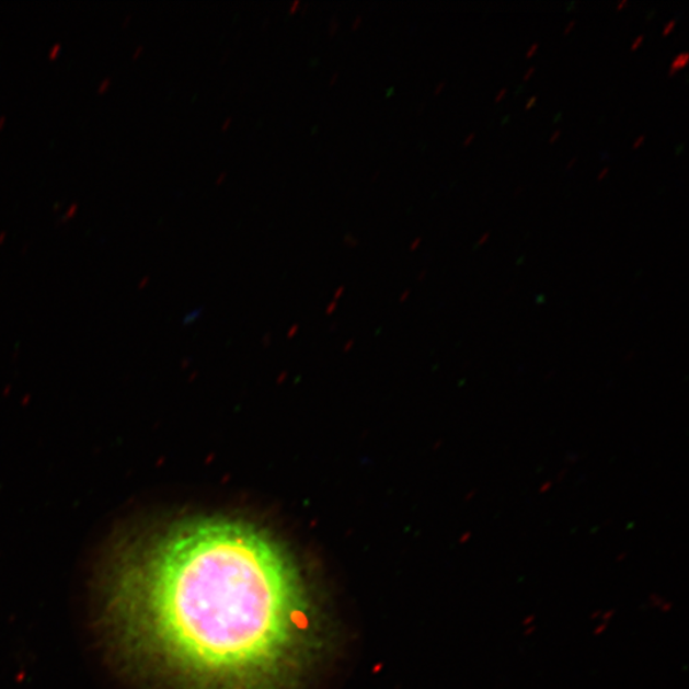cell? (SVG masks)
I'll list each match as a JSON object with an SVG mask.
<instances>
[{"instance_id":"cell-1","label":"cell","mask_w":689,"mask_h":689,"mask_svg":"<svg viewBox=\"0 0 689 689\" xmlns=\"http://www.w3.org/2000/svg\"><path fill=\"white\" fill-rule=\"evenodd\" d=\"M130 662L164 689H305L326 646L297 555L242 518H173L124 538L104 592Z\"/></svg>"},{"instance_id":"cell-2","label":"cell","mask_w":689,"mask_h":689,"mask_svg":"<svg viewBox=\"0 0 689 689\" xmlns=\"http://www.w3.org/2000/svg\"><path fill=\"white\" fill-rule=\"evenodd\" d=\"M648 606L661 609L663 613H669L673 608V602L664 599L662 595L652 594L648 598Z\"/></svg>"},{"instance_id":"cell-3","label":"cell","mask_w":689,"mask_h":689,"mask_svg":"<svg viewBox=\"0 0 689 689\" xmlns=\"http://www.w3.org/2000/svg\"><path fill=\"white\" fill-rule=\"evenodd\" d=\"M689 60V54L687 51L684 53H679L678 56H676L675 59H673L671 61V66L669 68V76H675L677 71H679L680 68H684L687 66Z\"/></svg>"},{"instance_id":"cell-4","label":"cell","mask_w":689,"mask_h":689,"mask_svg":"<svg viewBox=\"0 0 689 689\" xmlns=\"http://www.w3.org/2000/svg\"><path fill=\"white\" fill-rule=\"evenodd\" d=\"M615 615H616V610L615 609L602 611L601 617H600L601 621L606 622V623H609L610 619L613 618Z\"/></svg>"},{"instance_id":"cell-5","label":"cell","mask_w":689,"mask_h":689,"mask_svg":"<svg viewBox=\"0 0 689 689\" xmlns=\"http://www.w3.org/2000/svg\"><path fill=\"white\" fill-rule=\"evenodd\" d=\"M676 26V20H670L669 22L665 23V26L663 28V35H668L671 33V30L675 28Z\"/></svg>"},{"instance_id":"cell-6","label":"cell","mask_w":689,"mask_h":689,"mask_svg":"<svg viewBox=\"0 0 689 689\" xmlns=\"http://www.w3.org/2000/svg\"><path fill=\"white\" fill-rule=\"evenodd\" d=\"M608 624H609V623L601 622L599 625H596V627H595V630H594V634H595V636H600V634H602L604 632H606V630L608 629Z\"/></svg>"},{"instance_id":"cell-7","label":"cell","mask_w":689,"mask_h":689,"mask_svg":"<svg viewBox=\"0 0 689 689\" xmlns=\"http://www.w3.org/2000/svg\"><path fill=\"white\" fill-rule=\"evenodd\" d=\"M552 486H553V482H552V480H547V482H546V483H543V484H541V485H540V487H539V493H540V494H546V493H548L549 491H551V487H552Z\"/></svg>"},{"instance_id":"cell-8","label":"cell","mask_w":689,"mask_h":689,"mask_svg":"<svg viewBox=\"0 0 689 689\" xmlns=\"http://www.w3.org/2000/svg\"><path fill=\"white\" fill-rule=\"evenodd\" d=\"M337 30H338V21L336 18H334L330 21V27H329L330 35L334 36L337 33Z\"/></svg>"},{"instance_id":"cell-9","label":"cell","mask_w":689,"mask_h":689,"mask_svg":"<svg viewBox=\"0 0 689 689\" xmlns=\"http://www.w3.org/2000/svg\"><path fill=\"white\" fill-rule=\"evenodd\" d=\"M644 38H645L644 34H641L636 38H634V41L631 44V50L638 49L639 46L642 44V42H644Z\"/></svg>"},{"instance_id":"cell-10","label":"cell","mask_w":689,"mask_h":689,"mask_svg":"<svg viewBox=\"0 0 689 689\" xmlns=\"http://www.w3.org/2000/svg\"><path fill=\"white\" fill-rule=\"evenodd\" d=\"M60 48H61L60 44L54 45L53 49L49 53V57L51 59H56L59 56Z\"/></svg>"},{"instance_id":"cell-11","label":"cell","mask_w":689,"mask_h":689,"mask_svg":"<svg viewBox=\"0 0 689 689\" xmlns=\"http://www.w3.org/2000/svg\"><path fill=\"white\" fill-rule=\"evenodd\" d=\"M471 538V532L470 531H464L461 533V537L459 539V543L460 544H467L469 543V540Z\"/></svg>"},{"instance_id":"cell-12","label":"cell","mask_w":689,"mask_h":689,"mask_svg":"<svg viewBox=\"0 0 689 689\" xmlns=\"http://www.w3.org/2000/svg\"><path fill=\"white\" fill-rule=\"evenodd\" d=\"M533 623H536V616L530 615L524 618V621H523L524 627H529V625H532Z\"/></svg>"},{"instance_id":"cell-13","label":"cell","mask_w":689,"mask_h":689,"mask_svg":"<svg viewBox=\"0 0 689 689\" xmlns=\"http://www.w3.org/2000/svg\"><path fill=\"white\" fill-rule=\"evenodd\" d=\"M491 237V231H485L483 232L482 237H480L478 239L476 245H482L486 242L487 239H490Z\"/></svg>"},{"instance_id":"cell-14","label":"cell","mask_w":689,"mask_h":689,"mask_svg":"<svg viewBox=\"0 0 689 689\" xmlns=\"http://www.w3.org/2000/svg\"><path fill=\"white\" fill-rule=\"evenodd\" d=\"M363 23V15H356L355 20L353 21V25H352V30H358L360 27Z\"/></svg>"},{"instance_id":"cell-15","label":"cell","mask_w":689,"mask_h":689,"mask_svg":"<svg viewBox=\"0 0 689 689\" xmlns=\"http://www.w3.org/2000/svg\"><path fill=\"white\" fill-rule=\"evenodd\" d=\"M645 135H640L636 139H634L633 149H638V147L645 142Z\"/></svg>"},{"instance_id":"cell-16","label":"cell","mask_w":689,"mask_h":689,"mask_svg":"<svg viewBox=\"0 0 689 689\" xmlns=\"http://www.w3.org/2000/svg\"><path fill=\"white\" fill-rule=\"evenodd\" d=\"M345 243L353 244V246H355L356 244H358V239H356L353 234H347L345 237Z\"/></svg>"},{"instance_id":"cell-17","label":"cell","mask_w":689,"mask_h":689,"mask_svg":"<svg viewBox=\"0 0 689 689\" xmlns=\"http://www.w3.org/2000/svg\"><path fill=\"white\" fill-rule=\"evenodd\" d=\"M539 48V43H533L531 44L530 48L528 49V51H526V57H531L533 53H536Z\"/></svg>"},{"instance_id":"cell-18","label":"cell","mask_w":689,"mask_h":689,"mask_svg":"<svg viewBox=\"0 0 689 689\" xmlns=\"http://www.w3.org/2000/svg\"><path fill=\"white\" fill-rule=\"evenodd\" d=\"M506 92H507V88H503V89H501V90L498 91V94H497V95H495V97H494V102H495V103L501 102V100L503 99V96H505V95H506Z\"/></svg>"},{"instance_id":"cell-19","label":"cell","mask_w":689,"mask_h":689,"mask_svg":"<svg viewBox=\"0 0 689 689\" xmlns=\"http://www.w3.org/2000/svg\"><path fill=\"white\" fill-rule=\"evenodd\" d=\"M538 100V95H533L528 100V103H526L525 107L526 110H530V107L537 103Z\"/></svg>"},{"instance_id":"cell-20","label":"cell","mask_w":689,"mask_h":689,"mask_svg":"<svg viewBox=\"0 0 689 689\" xmlns=\"http://www.w3.org/2000/svg\"><path fill=\"white\" fill-rule=\"evenodd\" d=\"M300 7V2L299 0H294V2L290 4V13L294 14L298 11V8Z\"/></svg>"},{"instance_id":"cell-21","label":"cell","mask_w":689,"mask_h":689,"mask_svg":"<svg viewBox=\"0 0 689 689\" xmlns=\"http://www.w3.org/2000/svg\"><path fill=\"white\" fill-rule=\"evenodd\" d=\"M536 631H537V625L532 624V625L526 627L525 634L526 636H530V634H532Z\"/></svg>"},{"instance_id":"cell-22","label":"cell","mask_w":689,"mask_h":689,"mask_svg":"<svg viewBox=\"0 0 689 689\" xmlns=\"http://www.w3.org/2000/svg\"><path fill=\"white\" fill-rule=\"evenodd\" d=\"M226 180H227V173L223 172L218 177H216L215 184L216 185H221L223 183V181H226Z\"/></svg>"},{"instance_id":"cell-23","label":"cell","mask_w":689,"mask_h":689,"mask_svg":"<svg viewBox=\"0 0 689 689\" xmlns=\"http://www.w3.org/2000/svg\"><path fill=\"white\" fill-rule=\"evenodd\" d=\"M421 243H422V238L421 237L415 238V240L412 243V245H410V250H412V251L416 250V248L420 246Z\"/></svg>"},{"instance_id":"cell-24","label":"cell","mask_w":689,"mask_h":689,"mask_svg":"<svg viewBox=\"0 0 689 689\" xmlns=\"http://www.w3.org/2000/svg\"><path fill=\"white\" fill-rule=\"evenodd\" d=\"M575 25H576V22L574 20L570 21L566 27H564V34H569L570 31L575 27Z\"/></svg>"},{"instance_id":"cell-25","label":"cell","mask_w":689,"mask_h":689,"mask_svg":"<svg viewBox=\"0 0 689 689\" xmlns=\"http://www.w3.org/2000/svg\"><path fill=\"white\" fill-rule=\"evenodd\" d=\"M533 72H536V67H530V68L528 69V71H526V72H525V74H524L523 79H524L525 81H526V80H529V79H530V76H531Z\"/></svg>"},{"instance_id":"cell-26","label":"cell","mask_w":689,"mask_h":689,"mask_svg":"<svg viewBox=\"0 0 689 689\" xmlns=\"http://www.w3.org/2000/svg\"><path fill=\"white\" fill-rule=\"evenodd\" d=\"M561 136V130L556 129L553 131L552 136L549 137V142H554L556 138H560Z\"/></svg>"},{"instance_id":"cell-27","label":"cell","mask_w":689,"mask_h":689,"mask_svg":"<svg viewBox=\"0 0 689 689\" xmlns=\"http://www.w3.org/2000/svg\"><path fill=\"white\" fill-rule=\"evenodd\" d=\"M474 138H475V134L474 131H471V134L467 138L463 139V145L464 146L470 145L472 142V139Z\"/></svg>"},{"instance_id":"cell-28","label":"cell","mask_w":689,"mask_h":689,"mask_svg":"<svg viewBox=\"0 0 689 689\" xmlns=\"http://www.w3.org/2000/svg\"><path fill=\"white\" fill-rule=\"evenodd\" d=\"M446 88V81H440L435 89V95H438L440 91Z\"/></svg>"},{"instance_id":"cell-29","label":"cell","mask_w":689,"mask_h":689,"mask_svg":"<svg viewBox=\"0 0 689 689\" xmlns=\"http://www.w3.org/2000/svg\"><path fill=\"white\" fill-rule=\"evenodd\" d=\"M609 170H610L609 166L602 168L600 170V173L598 174V181H601L602 177L606 176L609 173Z\"/></svg>"},{"instance_id":"cell-30","label":"cell","mask_w":689,"mask_h":689,"mask_svg":"<svg viewBox=\"0 0 689 689\" xmlns=\"http://www.w3.org/2000/svg\"><path fill=\"white\" fill-rule=\"evenodd\" d=\"M232 118H227L221 126L222 131H227L231 126Z\"/></svg>"},{"instance_id":"cell-31","label":"cell","mask_w":689,"mask_h":689,"mask_svg":"<svg viewBox=\"0 0 689 689\" xmlns=\"http://www.w3.org/2000/svg\"><path fill=\"white\" fill-rule=\"evenodd\" d=\"M111 87V79H107L103 82L102 87L99 88V92H103L104 89L110 88Z\"/></svg>"},{"instance_id":"cell-32","label":"cell","mask_w":689,"mask_h":689,"mask_svg":"<svg viewBox=\"0 0 689 689\" xmlns=\"http://www.w3.org/2000/svg\"><path fill=\"white\" fill-rule=\"evenodd\" d=\"M475 494H476V491H475V490H474V491H471V492L467 495V497H464V501L470 502L472 498H474V497H475Z\"/></svg>"},{"instance_id":"cell-33","label":"cell","mask_w":689,"mask_h":689,"mask_svg":"<svg viewBox=\"0 0 689 689\" xmlns=\"http://www.w3.org/2000/svg\"><path fill=\"white\" fill-rule=\"evenodd\" d=\"M337 79H338V73L337 72H335L334 74L331 76V79H330L331 87H332V84H335L337 82Z\"/></svg>"},{"instance_id":"cell-34","label":"cell","mask_w":689,"mask_h":689,"mask_svg":"<svg viewBox=\"0 0 689 689\" xmlns=\"http://www.w3.org/2000/svg\"><path fill=\"white\" fill-rule=\"evenodd\" d=\"M627 555H629V554H627V552H622L621 554H619L617 556V561L618 562H623L627 559Z\"/></svg>"},{"instance_id":"cell-35","label":"cell","mask_w":689,"mask_h":689,"mask_svg":"<svg viewBox=\"0 0 689 689\" xmlns=\"http://www.w3.org/2000/svg\"><path fill=\"white\" fill-rule=\"evenodd\" d=\"M576 161H577V157L572 158V159L567 162L566 168H567V169H570V168L574 166V164H575V162H576Z\"/></svg>"},{"instance_id":"cell-36","label":"cell","mask_w":689,"mask_h":689,"mask_svg":"<svg viewBox=\"0 0 689 689\" xmlns=\"http://www.w3.org/2000/svg\"><path fill=\"white\" fill-rule=\"evenodd\" d=\"M602 611L601 610H596L594 611V613L592 615V619H598L601 617Z\"/></svg>"},{"instance_id":"cell-37","label":"cell","mask_w":689,"mask_h":689,"mask_svg":"<svg viewBox=\"0 0 689 689\" xmlns=\"http://www.w3.org/2000/svg\"><path fill=\"white\" fill-rule=\"evenodd\" d=\"M142 50H143V46H139V48L136 49L134 58L136 59L138 56H141Z\"/></svg>"},{"instance_id":"cell-38","label":"cell","mask_w":689,"mask_h":689,"mask_svg":"<svg viewBox=\"0 0 689 689\" xmlns=\"http://www.w3.org/2000/svg\"><path fill=\"white\" fill-rule=\"evenodd\" d=\"M627 4V0H621V2L617 3V10H622V8Z\"/></svg>"},{"instance_id":"cell-39","label":"cell","mask_w":689,"mask_h":689,"mask_svg":"<svg viewBox=\"0 0 689 689\" xmlns=\"http://www.w3.org/2000/svg\"><path fill=\"white\" fill-rule=\"evenodd\" d=\"M523 190H524L523 187H517V188L515 190V192H514V193H515V196L520 195V193L523 192Z\"/></svg>"},{"instance_id":"cell-40","label":"cell","mask_w":689,"mask_h":689,"mask_svg":"<svg viewBox=\"0 0 689 689\" xmlns=\"http://www.w3.org/2000/svg\"><path fill=\"white\" fill-rule=\"evenodd\" d=\"M378 176H379V172H376L375 175L371 176V181H376Z\"/></svg>"}]
</instances>
